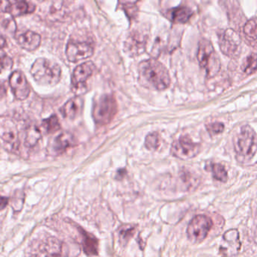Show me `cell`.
Listing matches in <instances>:
<instances>
[{"label": "cell", "instance_id": "6da1fadb", "mask_svg": "<svg viewBox=\"0 0 257 257\" xmlns=\"http://www.w3.org/2000/svg\"><path fill=\"white\" fill-rule=\"evenodd\" d=\"M139 79L144 86L162 91L171 84V78L166 67L155 59L146 60L138 67Z\"/></svg>", "mask_w": 257, "mask_h": 257}, {"label": "cell", "instance_id": "7a4b0ae2", "mask_svg": "<svg viewBox=\"0 0 257 257\" xmlns=\"http://www.w3.org/2000/svg\"><path fill=\"white\" fill-rule=\"evenodd\" d=\"M31 74L40 85L54 86L59 82L61 67L57 63L46 58H38L32 65Z\"/></svg>", "mask_w": 257, "mask_h": 257}, {"label": "cell", "instance_id": "3957f363", "mask_svg": "<svg viewBox=\"0 0 257 257\" xmlns=\"http://www.w3.org/2000/svg\"><path fill=\"white\" fill-rule=\"evenodd\" d=\"M234 151L239 159L249 161L256 153L257 139L255 131L249 125L242 126L237 138L234 140Z\"/></svg>", "mask_w": 257, "mask_h": 257}, {"label": "cell", "instance_id": "277c9868", "mask_svg": "<svg viewBox=\"0 0 257 257\" xmlns=\"http://www.w3.org/2000/svg\"><path fill=\"white\" fill-rule=\"evenodd\" d=\"M197 58L201 68L207 77H213L220 70V60L213 45L207 40H202L198 45Z\"/></svg>", "mask_w": 257, "mask_h": 257}, {"label": "cell", "instance_id": "5b68a950", "mask_svg": "<svg viewBox=\"0 0 257 257\" xmlns=\"http://www.w3.org/2000/svg\"><path fill=\"white\" fill-rule=\"evenodd\" d=\"M118 111V105L115 97L110 94L101 96L94 103L93 107V118L97 124H109Z\"/></svg>", "mask_w": 257, "mask_h": 257}, {"label": "cell", "instance_id": "8992f818", "mask_svg": "<svg viewBox=\"0 0 257 257\" xmlns=\"http://www.w3.org/2000/svg\"><path fill=\"white\" fill-rule=\"evenodd\" d=\"M213 226V221L206 215L195 216L189 222L187 228V237L192 243H200L208 234Z\"/></svg>", "mask_w": 257, "mask_h": 257}, {"label": "cell", "instance_id": "52a82bcc", "mask_svg": "<svg viewBox=\"0 0 257 257\" xmlns=\"http://www.w3.org/2000/svg\"><path fill=\"white\" fill-rule=\"evenodd\" d=\"M200 150L199 144L193 142L188 136H182L172 144L171 153L174 157L182 160H189L195 157Z\"/></svg>", "mask_w": 257, "mask_h": 257}, {"label": "cell", "instance_id": "ba28073f", "mask_svg": "<svg viewBox=\"0 0 257 257\" xmlns=\"http://www.w3.org/2000/svg\"><path fill=\"white\" fill-rule=\"evenodd\" d=\"M241 39L236 31L228 29L219 39V48L225 56L234 58L240 54Z\"/></svg>", "mask_w": 257, "mask_h": 257}, {"label": "cell", "instance_id": "9c48e42d", "mask_svg": "<svg viewBox=\"0 0 257 257\" xmlns=\"http://www.w3.org/2000/svg\"><path fill=\"white\" fill-rule=\"evenodd\" d=\"M94 48L88 42H70L66 49L67 59L72 63L84 61L92 56Z\"/></svg>", "mask_w": 257, "mask_h": 257}, {"label": "cell", "instance_id": "30bf717a", "mask_svg": "<svg viewBox=\"0 0 257 257\" xmlns=\"http://www.w3.org/2000/svg\"><path fill=\"white\" fill-rule=\"evenodd\" d=\"M10 85L18 100H24L28 98L31 93V88L26 76L22 72L16 70L12 73L10 77Z\"/></svg>", "mask_w": 257, "mask_h": 257}, {"label": "cell", "instance_id": "8fae6325", "mask_svg": "<svg viewBox=\"0 0 257 257\" xmlns=\"http://www.w3.org/2000/svg\"><path fill=\"white\" fill-rule=\"evenodd\" d=\"M147 36L143 31H133L126 40L124 49L130 56H139L145 50Z\"/></svg>", "mask_w": 257, "mask_h": 257}, {"label": "cell", "instance_id": "7c38bea8", "mask_svg": "<svg viewBox=\"0 0 257 257\" xmlns=\"http://www.w3.org/2000/svg\"><path fill=\"white\" fill-rule=\"evenodd\" d=\"M95 70V65L91 61L82 63L78 66L72 76V85L75 88H82L85 86L86 81L92 76Z\"/></svg>", "mask_w": 257, "mask_h": 257}, {"label": "cell", "instance_id": "4fadbf2b", "mask_svg": "<svg viewBox=\"0 0 257 257\" xmlns=\"http://www.w3.org/2000/svg\"><path fill=\"white\" fill-rule=\"evenodd\" d=\"M240 248L239 233L236 229H230L223 235V242L219 248L220 253L225 255H232L237 253Z\"/></svg>", "mask_w": 257, "mask_h": 257}, {"label": "cell", "instance_id": "5bb4252c", "mask_svg": "<svg viewBox=\"0 0 257 257\" xmlns=\"http://www.w3.org/2000/svg\"><path fill=\"white\" fill-rule=\"evenodd\" d=\"M0 138L8 147L13 150H17L19 147V138L15 126L6 124L0 119Z\"/></svg>", "mask_w": 257, "mask_h": 257}, {"label": "cell", "instance_id": "9a60e30c", "mask_svg": "<svg viewBox=\"0 0 257 257\" xmlns=\"http://www.w3.org/2000/svg\"><path fill=\"white\" fill-rule=\"evenodd\" d=\"M16 40L21 47L28 51L36 50L41 44V37L40 34L30 31L19 34L16 37Z\"/></svg>", "mask_w": 257, "mask_h": 257}, {"label": "cell", "instance_id": "2e32d148", "mask_svg": "<svg viewBox=\"0 0 257 257\" xmlns=\"http://www.w3.org/2000/svg\"><path fill=\"white\" fill-rule=\"evenodd\" d=\"M74 144L75 139L73 135L69 132H62L55 138L51 147V151L54 154H61L69 147H73Z\"/></svg>", "mask_w": 257, "mask_h": 257}, {"label": "cell", "instance_id": "e0dca14e", "mask_svg": "<svg viewBox=\"0 0 257 257\" xmlns=\"http://www.w3.org/2000/svg\"><path fill=\"white\" fill-rule=\"evenodd\" d=\"M83 107V100L81 97H76L69 100L61 108L63 115L66 118H76L82 112Z\"/></svg>", "mask_w": 257, "mask_h": 257}, {"label": "cell", "instance_id": "ac0fdd59", "mask_svg": "<svg viewBox=\"0 0 257 257\" xmlns=\"http://www.w3.org/2000/svg\"><path fill=\"white\" fill-rule=\"evenodd\" d=\"M34 4L28 2L27 0H18L13 5L11 6L10 13L14 17L31 14L35 10Z\"/></svg>", "mask_w": 257, "mask_h": 257}, {"label": "cell", "instance_id": "d6986e66", "mask_svg": "<svg viewBox=\"0 0 257 257\" xmlns=\"http://www.w3.org/2000/svg\"><path fill=\"white\" fill-rule=\"evenodd\" d=\"M80 230L82 236V246H83L84 252L87 255H97L98 242H97V239L84 230L81 229V228Z\"/></svg>", "mask_w": 257, "mask_h": 257}, {"label": "cell", "instance_id": "ffe728a7", "mask_svg": "<svg viewBox=\"0 0 257 257\" xmlns=\"http://www.w3.org/2000/svg\"><path fill=\"white\" fill-rule=\"evenodd\" d=\"M41 252L46 255H61L62 245L57 238H49L40 246Z\"/></svg>", "mask_w": 257, "mask_h": 257}, {"label": "cell", "instance_id": "44dd1931", "mask_svg": "<svg viewBox=\"0 0 257 257\" xmlns=\"http://www.w3.org/2000/svg\"><path fill=\"white\" fill-rule=\"evenodd\" d=\"M171 20L176 24H185L189 22L192 16V11L187 7H178L170 12Z\"/></svg>", "mask_w": 257, "mask_h": 257}, {"label": "cell", "instance_id": "7402d4cb", "mask_svg": "<svg viewBox=\"0 0 257 257\" xmlns=\"http://www.w3.org/2000/svg\"><path fill=\"white\" fill-rule=\"evenodd\" d=\"M40 139L41 132L35 124H31L25 131V144L26 147H34Z\"/></svg>", "mask_w": 257, "mask_h": 257}, {"label": "cell", "instance_id": "603a6c76", "mask_svg": "<svg viewBox=\"0 0 257 257\" xmlns=\"http://www.w3.org/2000/svg\"><path fill=\"white\" fill-rule=\"evenodd\" d=\"M243 34L251 44L255 46L256 43V20L250 19L245 24L243 27Z\"/></svg>", "mask_w": 257, "mask_h": 257}, {"label": "cell", "instance_id": "cb8c5ba5", "mask_svg": "<svg viewBox=\"0 0 257 257\" xmlns=\"http://www.w3.org/2000/svg\"><path fill=\"white\" fill-rule=\"evenodd\" d=\"M210 171L212 172L213 178L218 181L225 183L228 180V174L226 170L220 164L213 163L210 165Z\"/></svg>", "mask_w": 257, "mask_h": 257}, {"label": "cell", "instance_id": "d4e9b609", "mask_svg": "<svg viewBox=\"0 0 257 257\" xmlns=\"http://www.w3.org/2000/svg\"><path fill=\"white\" fill-rule=\"evenodd\" d=\"M43 126L49 134L55 133L61 129V124L57 115H52L47 119L44 120L43 121Z\"/></svg>", "mask_w": 257, "mask_h": 257}, {"label": "cell", "instance_id": "484cf974", "mask_svg": "<svg viewBox=\"0 0 257 257\" xmlns=\"http://www.w3.org/2000/svg\"><path fill=\"white\" fill-rule=\"evenodd\" d=\"M243 73L247 75L253 74L256 70V55L252 53L246 58V61L242 66Z\"/></svg>", "mask_w": 257, "mask_h": 257}, {"label": "cell", "instance_id": "4316f807", "mask_svg": "<svg viewBox=\"0 0 257 257\" xmlns=\"http://www.w3.org/2000/svg\"><path fill=\"white\" fill-rule=\"evenodd\" d=\"M160 146V137L157 132H153L147 135L145 140V147L150 151H155Z\"/></svg>", "mask_w": 257, "mask_h": 257}, {"label": "cell", "instance_id": "83f0119b", "mask_svg": "<svg viewBox=\"0 0 257 257\" xmlns=\"http://www.w3.org/2000/svg\"><path fill=\"white\" fill-rule=\"evenodd\" d=\"M206 127H207V132L210 134V136H215V135L222 133L224 131V128H225V126H224L222 122L216 121V122L207 124L206 125Z\"/></svg>", "mask_w": 257, "mask_h": 257}, {"label": "cell", "instance_id": "f1b7e54d", "mask_svg": "<svg viewBox=\"0 0 257 257\" xmlns=\"http://www.w3.org/2000/svg\"><path fill=\"white\" fill-rule=\"evenodd\" d=\"M136 229L135 226H124L119 231L120 238L124 242V243L128 241L129 239L135 234V231Z\"/></svg>", "mask_w": 257, "mask_h": 257}, {"label": "cell", "instance_id": "f546056e", "mask_svg": "<svg viewBox=\"0 0 257 257\" xmlns=\"http://www.w3.org/2000/svg\"><path fill=\"white\" fill-rule=\"evenodd\" d=\"M141 0H118L120 5L126 10H131L137 7Z\"/></svg>", "mask_w": 257, "mask_h": 257}, {"label": "cell", "instance_id": "4dcf8cb0", "mask_svg": "<svg viewBox=\"0 0 257 257\" xmlns=\"http://www.w3.org/2000/svg\"><path fill=\"white\" fill-rule=\"evenodd\" d=\"M11 6L9 0H0V13H10Z\"/></svg>", "mask_w": 257, "mask_h": 257}, {"label": "cell", "instance_id": "1f68e13d", "mask_svg": "<svg viewBox=\"0 0 257 257\" xmlns=\"http://www.w3.org/2000/svg\"><path fill=\"white\" fill-rule=\"evenodd\" d=\"M9 203V199L6 197H0V210H4Z\"/></svg>", "mask_w": 257, "mask_h": 257}, {"label": "cell", "instance_id": "d6a6232c", "mask_svg": "<svg viewBox=\"0 0 257 257\" xmlns=\"http://www.w3.org/2000/svg\"><path fill=\"white\" fill-rule=\"evenodd\" d=\"M7 46V41H6L5 38L2 36H0V49H4Z\"/></svg>", "mask_w": 257, "mask_h": 257}, {"label": "cell", "instance_id": "836d02e7", "mask_svg": "<svg viewBox=\"0 0 257 257\" xmlns=\"http://www.w3.org/2000/svg\"><path fill=\"white\" fill-rule=\"evenodd\" d=\"M4 87L2 86V85H0V95L2 94V93L4 92Z\"/></svg>", "mask_w": 257, "mask_h": 257}, {"label": "cell", "instance_id": "e575fe53", "mask_svg": "<svg viewBox=\"0 0 257 257\" xmlns=\"http://www.w3.org/2000/svg\"><path fill=\"white\" fill-rule=\"evenodd\" d=\"M40 1H44V0H40Z\"/></svg>", "mask_w": 257, "mask_h": 257}]
</instances>
